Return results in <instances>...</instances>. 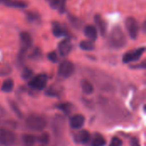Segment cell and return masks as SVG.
<instances>
[{
  "label": "cell",
  "mask_w": 146,
  "mask_h": 146,
  "mask_svg": "<svg viewBox=\"0 0 146 146\" xmlns=\"http://www.w3.org/2000/svg\"><path fill=\"white\" fill-rule=\"evenodd\" d=\"M49 2H50V5L53 9H57L60 0H49Z\"/></svg>",
  "instance_id": "f546056e"
},
{
  "label": "cell",
  "mask_w": 146,
  "mask_h": 146,
  "mask_svg": "<svg viewBox=\"0 0 146 146\" xmlns=\"http://www.w3.org/2000/svg\"><path fill=\"white\" fill-rule=\"evenodd\" d=\"M145 51V47H141V48H139V49H137L135 50H132V51L127 52L123 56L122 61H123L124 63H129V62L137 61V60H139L142 56V55L144 54Z\"/></svg>",
  "instance_id": "52a82bcc"
},
{
  "label": "cell",
  "mask_w": 146,
  "mask_h": 146,
  "mask_svg": "<svg viewBox=\"0 0 146 146\" xmlns=\"http://www.w3.org/2000/svg\"><path fill=\"white\" fill-rule=\"evenodd\" d=\"M41 146H45V145H41Z\"/></svg>",
  "instance_id": "836d02e7"
},
{
  "label": "cell",
  "mask_w": 146,
  "mask_h": 146,
  "mask_svg": "<svg viewBox=\"0 0 146 146\" xmlns=\"http://www.w3.org/2000/svg\"><path fill=\"white\" fill-rule=\"evenodd\" d=\"M9 105H10L11 110H12L13 112L15 113V115L16 116H18L19 118H22V113H21V111L19 106L16 104V103L14 102V101H12V100H9Z\"/></svg>",
  "instance_id": "7402d4cb"
},
{
  "label": "cell",
  "mask_w": 146,
  "mask_h": 146,
  "mask_svg": "<svg viewBox=\"0 0 146 146\" xmlns=\"http://www.w3.org/2000/svg\"><path fill=\"white\" fill-rule=\"evenodd\" d=\"M56 108L66 114H68L72 110V104L69 103H61L56 105Z\"/></svg>",
  "instance_id": "603a6c76"
},
{
  "label": "cell",
  "mask_w": 146,
  "mask_h": 146,
  "mask_svg": "<svg viewBox=\"0 0 146 146\" xmlns=\"http://www.w3.org/2000/svg\"><path fill=\"white\" fill-rule=\"evenodd\" d=\"M125 25L127 27V29L128 31V33L130 37L133 39H135L138 37L139 34V26L138 21H136L135 18L133 17H128L125 21Z\"/></svg>",
  "instance_id": "8992f818"
},
{
  "label": "cell",
  "mask_w": 146,
  "mask_h": 146,
  "mask_svg": "<svg viewBox=\"0 0 146 146\" xmlns=\"http://www.w3.org/2000/svg\"><path fill=\"white\" fill-rule=\"evenodd\" d=\"M14 80L12 79H7L3 82L2 85V91L4 92H10L14 88Z\"/></svg>",
  "instance_id": "e0dca14e"
},
{
  "label": "cell",
  "mask_w": 146,
  "mask_h": 146,
  "mask_svg": "<svg viewBox=\"0 0 146 146\" xmlns=\"http://www.w3.org/2000/svg\"><path fill=\"white\" fill-rule=\"evenodd\" d=\"M26 127L33 132H41L47 127V120L37 114H32L27 116L25 121Z\"/></svg>",
  "instance_id": "7a4b0ae2"
},
{
  "label": "cell",
  "mask_w": 146,
  "mask_h": 146,
  "mask_svg": "<svg viewBox=\"0 0 146 146\" xmlns=\"http://www.w3.org/2000/svg\"><path fill=\"white\" fill-rule=\"evenodd\" d=\"M80 47L84 50H92L95 48V44L92 40H82L80 43Z\"/></svg>",
  "instance_id": "ac0fdd59"
},
{
  "label": "cell",
  "mask_w": 146,
  "mask_h": 146,
  "mask_svg": "<svg viewBox=\"0 0 146 146\" xmlns=\"http://www.w3.org/2000/svg\"><path fill=\"white\" fill-rule=\"evenodd\" d=\"M69 19H70V22H72L75 26H78V27H79V26H80V23H79L80 21H79V19H77V18L72 16V15H69Z\"/></svg>",
  "instance_id": "4dcf8cb0"
},
{
  "label": "cell",
  "mask_w": 146,
  "mask_h": 146,
  "mask_svg": "<svg viewBox=\"0 0 146 146\" xmlns=\"http://www.w3.org/2000/svg\"><path fill=\"white\" fill-rule=\"evenodd\" d=\"M52 32L56 37L65 36V35H68V33L67 27L57 21L52 22Z\"/></svg>",
  "instance_id": "30bf717a"
},
{
  "label": "cell",
  "mask_w": 146,
  "mask_h": 146,
  "mask_svg": "<svg viewBox=\"0 0 146 146\" xmlns=\"http://www.w3.org/2000/svg\"><path fill=\"white\" fill-rule=\"evenodd\" d=\"M16 137L11 130L0 127V145L3 146H11L15 143Z\"/></svg>",
  "instance_id": "3957f363"
},
{
  "label": "cell",
  "mask_w": 146,
  "mask_h": 146,
  "mask_svg": "<svg viewBox=\"0 0 146 146\" xmlns=\"http://www.w3.org/2000/svg\"><path fill=\"white\" fill-rule=\"evenodd\" d=\"M37 141V137L33 134H24L22 136V143L24 146H33Z\"/></svg>",
  "instance_id": "9a60e30c"
},
{
  "label": "cell",
  "mask_w": 146,
  "mask_h": 146,
  "mask_svg": "<svg viewBox=\"0 0 146 146\" xmlns=\"http://www.w3.org/2000/svg\"><path fill=\"white\" fill-rule=\"evenodd\" d=\"M95 22L97 24V27H98V30L100 31V33L104 36L107 32V25L104 18L100 15H95Z\"/></svg>",
  "instance_id": "7c38bea8"
},
{
  "label": "cell",
  "mask_w": 146,
  "mask_h": 146,
  "mask_svg": "<svg viewBox=\"0 0 146 146\" xmlns=\"http://www.w3.org/2000/svg\"><path fill=\"white\" fill-rule=\"evenodd\" d=\"M86 121V118L81 114H76L73 115L70 119V127L73 129H79L81 128Z\"/></svg>",
  "instance_id": "9c48e42d"
},
{
  "label": "cell",
  "mask_w": 146,
  "mask_h": 146,
  "mask_svg": "<svg viewBox=\"0 0 146 146\" xmlns=\"http://www.w3.org/2000/svg\"><path fill=\"white\" fill-rule=\"evenodd\" d=\"M27 18L30 21H37L39 16L38 15V13H35V12H27Z\"/></svg>",
  "instance_id": "83f0119b"
},
{
  "label": "cell",
  "mask_w": 146,
  "mask_h": 146,
  "mask_svg": "<svg viewBox=\"0 0 146 146\" xmlns=\"http://www.w3.org/2000/svg\"><path fill=\"white\" fill-rule=\"evenodd\" d=\"M47 84V76L44 74H39L32 78L28 83L29 86L37 91H42Z\"/></svg>",
  "instance_id": "5b68a950"
},
{
  "label": "cell",
  "mask_w": 146,
  "mask_h": 146,
  "mask_svg": "<svg viewBox=\"0 0 146 146\" xmlns=\"http://www.w3.org/2000/svg\"><path fill=\"white\" fill-rule=\"evenodd\" d=\"M33 70H32L31 68H25L23 69V71H22L21 77H22V79H24V80H27V79L31 78V77L33 76Z\"/></svg>",
  "instance_id": "cb8c5ba5"
},
{
  "label": "cell",
  "mask_w": 146,
  "mask_h": 146,
  "mask_svg": "<svg viewBox=\"0 0 146 146\" xmlns=\"http://www.w3.org/2000/svg\"><path fill=\"white\" fill-rule=\"evenodd\" d=\"M10 0H0V3H4L5 5H8Z\"/></svg>",
  "instance_id": "d6a6232c"
},
{
  "label": "cell",
  "mask_w": 146,
  "mask_h": 146,
  "mask_svg": "<svg viewBox=\"0 0 146 146\" xmlns=\"http://www.w3.org/2000/svg\"><path fill=\"white\" fill-rule=\"evenodd\" d=\"M38 139V142L42 145H46L50 143V134L46 132H44L40 134V136L37 139Z\"/></svg>",
  "instance_id": "ffe728a7"
},
{
  "label": "cell",
  "mask_w": 146,
  "mask_h": 146,
  "mask_svg": "<svg viewBox=\"0 0 146 146\" xmlns=\"http://www.w3.org/2000/svg\"><path fill=\"white\" fill-rule=\"evenodd\" d=\"M65 5H66V0H60L58 4V9L61 13L65 11Z\"/></svg>",
  "instance_id": "f1b7e54d"
},
{
  "label": "cell",
  "mask_w": 146,
  "mask_h": 146,
  "mask_svg": "<svg viewBox=\"0 0 146 146\" xmlns=\"http://www.w3.org/2000/svg\"><path fill=\"white\" fill-rule=\"evenodd\" d=\"M48 59L52 62H56L58 61V56L56 51H51L48 54Z\"/></svg>",
  "instance_id": "484cf974"
},
{
  "label": "cell",
  "mask_w": 146,
  "mask_h": 146,
  "mask_svg": "<svg viewBox=\"0 0 146 146\" xmlns=\"http://www.w3.org/2000/svg\"><path fill=\"white\" fill-rule=\"evenodd\" d=\"M74 65L72 62L70 61H63L61 62V64L59 65V68H58V75L62 78H68L70 77L74 72Z\"/></svg>",
  "instance_id": "277c9868"
},
{
  "label": "cell",
  "mask_w": 146,
  "mask_h": 146,
  "mask_svg": "<svg viewBox=\"0 0 146 146\" xmlns=\"http://www.w3.org/2000/svg\"><path fill=\"white\" fill-rule=\"evenodd\" d=\"M7 6L14 8H26L27 7V3L23 0H10Z\"/></svg>",
  "instance_id": "d6986e66"
},
{
  "label": "cell",
  "mask_w": 146,
  "mask_h": 146,
  "mask_svg": "<svg viewBox=\"0 0 146 146\" xmlns=\"http://www.w3.org/2000/svg\"><path fill=\"white\" fill-rule=\"evenodd\" d=\"M122 145V140L117 137H115L112 139L110 144V146H121Z\"/></svg>",
  "instance_id": "4316f807"
},
{
  "label": "cell",
  "mask_w": 146,
  "mask_h": 146,
  "mask_svg": "<svg viewBox=\"0 0 146 146\" xmlns=\"http://www.w3.org/2000/svg\"><path fill=\"white\" fill-rule=\"evenodd\" d=\"M81 88H82L83 92L87 95H90L94 92V86L90 80H86V79L82 80L81 81Z\"/></svg>",
  "instance_id": "5bb4252c"
},
{
  "label": "cell",
  "mask_w": 146,
  "mask_h": 146,
  "mask_svg": "<svg viewBox=\"0 0 146 146\" xmlns=\"http://www.w3.org/2000/svg\"><path fill=\"white\" fill-rule=\"evenodd\" d=\"M106 145V139L104 137L99 133H96L92 139V146H104Z\"/></svg>",
  "instance_id": "2e32d148"
},
{
  "label": "cell",
  "mask_w": 146,
  "mask_h": 146,
  "mask_svg": "<svg viewBox=\"0 0 146 146\" xmlns=\"http://www.w3.org/2000/svg\"><path fill=\"white\" fill-rule=\"evenodd\" d=\"M40 56H41V50H40L39 48H38V47L35 48V49L33 50L32 54L30 55V57H31L32 59H34V60L38 59Z\"/></svg>",
  "instance_id": "d4e9b609"
},
{
  "label": "cell",
  "mask_w": 146,
  "mask_h": 146,
  "mask_svg": "<svg viewBox=\"0 0 146 146\" xmlns=\"http://www.w3.org/2000/svg\"><path fill=\"white\" fill-rule=\"evenodd\" d=\"M108 43L111 48L121 49L127 44V37L120 26H115L110 33Z\"/></svg>",
  "instance_id": "6da1fadb"
},
{
  "label": "cell",
  "mask_w": 146,
  "mask_h": 146,
  "mask_svg": "<svg viewBox=\"0 0 146 146\" xmlns=\"http://www.w3.org/2000/svg\"><path fill=\"white\" fill-rule=\"evenodd\" d=\"M72 50V44L69 38H64L58 44V50L62 56H66Z\"/></svg>",
  "instance_id": "ba28073f"
},
{
  "label": "cell",
  "mask_w": 146,
  "mask_h": 146,
  "mask_svg": "<svg viewBox=\"0 0 146 146\" xmlns=\"http://www.w3.org/2000/svg\"><path fill=\"white\" fill-rule=\"evenodd\" d=\"M85 35L90 38V40L94 41L98 38V29L93 25H86L84 29Z\"/></svg>",
  "instance_id": "8fae6325"
},
{
  "label": "cell",
  "mask_w": 146,
  "mask_h": 146,
  "mask_svg": "<svg viewBox=\"0 0 146 146\" xmlns=\"http://www.w3.org/2000/svg\"><path fill=\"white\" fill-rule=\"evenodd\" d=\"M131 146H140L139 140L137 139H132V140H131Z\"/></svg>",
  "instance_id": "1f68e13d"
},
{
  "label": "cell",
  "mask_w": 146,
  "mask_h": 146,
  "mask_svg": "<svg viewBox=\"0 0 146 146\" xmlns=\"http://www.w3.org/2000/svg\"><path fill=\"white\" fill-rule=\"evenodd\" d=\"M12 69L9 64L0 63V76H6L11 73Z\"/></svg>",
  "instance_id": "44dd1931"
},
{
  "label": "cell",
  "mask_w": 146,
  "mask_h": 146,
  "mask_svg": "<svg viewBox=\"0 0 146 146\" xmlns=\"http://www.w3.org/2000/svg\"><path fill=\"white\" fill-rule=\"evenodd\" d=\"M91 133L86 131V130H83L81 132H80L76 137H75V139L76 141H78L79 143H82V144H88L89 141L91 140Z\"/></svg>",
  "instance_id": "4fadbf2b"
}]
</instances>
